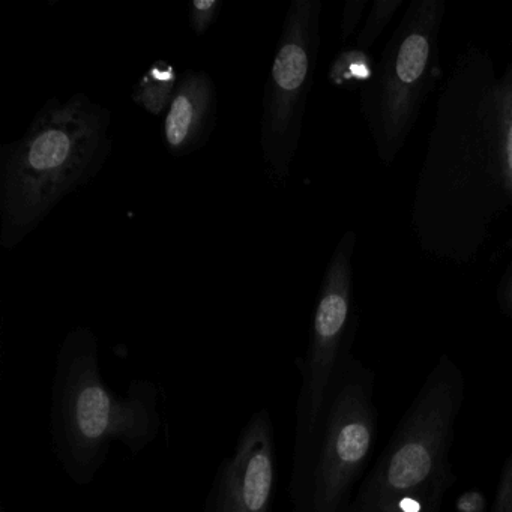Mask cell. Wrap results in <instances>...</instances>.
<instances>
[{
  "mask_svg": "<svg viewBox=\"0 0 512 512\" xmlns=\"http://www.w3.org/2000/svg\"><path fill=\"white\" fill-rule=\"evenodd\" d=\"M496 68L467 44L440 88L413 191L412 229L422 253L457 266L476 263L512 205L494 124Z\"/></svg>",
  "mask_w": 512,
  "mask_h": 512,
  "instance_id": "1",
  "label": "cell"
},
{
  "mask_svg": "<svg viewBox=\"0 0 512 512\" xmlns=\"http://www.w3.org/2000/svg\"><path fill=\"white\" fill-rule=\"evenodd\" d=\"M163 389L154 380L133 379L125 394L104 383L100 343L88 326L71 329L56 355L50 437L65 475L88 487L106 464L113 443L131 454L145 451L163 428Z\"/></svg>",
  "mask_w": 512,
  "mask_h": 512,
  "instance_id": "2",
  "label": "cell"
},
{
  "mask_svg": "<svg viewBox=\"0 0 512 512\" xmlns=\"http://www.w3.org/2000/svg\"><path fill=\"white\" fill-rule=\"evenodd\" d=\"M112 113L88 95L44 104L0 151V245L22 244L50 212L100 173L112 152Z\"/></svg>",
  "mask_w": 512,
  "mask_h": 512,
  "instance_id": "3",
  "label": "cell"
},
{
  "mask_svg": "<svg viewBox=\"0 0 512 512\" xmlns=\"http://www.w3.org/2000/svg\"><path fill=\"white\" fill-rule=\"evenodd\" d=\"M466 379L442 355L359 485L350 512H443L457 482L451 451Z\"/></svg>",
  "mask_w": 512,
  "mask_h": 512,
  "instance_id": "4",
  "label": "cell"
},
{
  "mask_svg": "<svg viewBox=\"0 0 512 512\" xmlns=\"http://www.w3.org/2000/svg\"><path fill=\"white\" fill-rule=\"evenodd\" d=\"M374 391L376 373L350 352L313 427L293 445V512H350L379 436Z\"/></svg>",
  "mask_w": 512,
  "mask_h": 512,
  "instance_id": "5",
  "label": "cell"
},
{
  "mask_svg": "<svg viewBox=\"0 0 512 512\" xmlns=\"http://www.w3.org/2000/svg\"><path fill=\"white\" fill-rule=\"evenodd\" d=\"M445 0H410L361 89V110L385 169L397 160L422 107L442 77L440 32Z\"/></svg>",
  "mask_w": 512,
  "mask_h": 512,
  "instance_id": "6",
  "label": "cell"
},
{
  "mask_svg": "<svg viewBox=\"0 0 512 512\" xmlns=\"http://www.w3.org/2000/svg\"><path fill=\"white\" fill-rule=\"evenodd\" d=\"M320 0H292L263 97V160L275 181L289 178L320 50Z\"/></svg>",
  "mask_w": 512,
  "mask_h": 512,
  "instance_id": "7",
  "label": "cell"
},
{
  "mask_svg": "<svg viewBox=\"0 0 512 512\" xmlns=\"http://www.w3.org/2000/svg\"><path fill=\"white\" fill-rule=\"evenodd\" d=\"M356 244L355 230H346L338 241L323 275L307 350L296 359L301 388L295 407V440L313 427L341 362L353 352L358 331L353 268Z\"/></svg>",
  "mask_w": 512,
  "mask_h": 512,
  "instance_id": "8",
  "label": "cell"
},
{
  "mask_svg": "<svg viewBox=\"0 0 512 512\" xmlns=\"http://www.w3.org/2000/svg\"><path fill=\"white\" fill-rule=\"evenodd\" d=\"M278 484L277 439L266 407L256 410L212 479L202 512H272Z\"/></svg>",
  "mask_w": 512,
  "mask_h": 512,
  "instance_id": "9",
  "label": "cell"
},
{
  "mask_svg": "<svg viewBox=\"0 0 512 512\" xmlns=\"http://www.w3.org/2000/svg\"><path fill=\"white\" fill-rule=\"evenodd\" d=\"M217 116V89L205 71L182 74L164 119V142L170 154L185 157L208 142Z\"/></svg>",
  "mask_w": 512,
  "mask_h": 512,
  "instance_id": "10",
  "label": "cell"
},
{
  "mask_svg": "<svg viewBox=\"0 0 512 512\" xmlns=\"http://www.w3.org/2000/svg\"><path fill=\"white\" fill-rule=\"evenodd\" d=\"M179 76L175 65L170 62L155 61L143 73L133 91V100L137 106L154 116L163 115L169 110L170 103L178 89Z\"/></svg>",
  "mask_w": 512,
  "mask_h": 512,
  "instance_id": "11",
  "label": "cell"
},
{
  "mask_svg": "<svg viewBox=\"0 0 512 512\" xmlns=\"http://www.w3.org/2000/svg\"><path fill=\"white\" fill-rule=\"evenodd\" d=\"M493 109L506 193L512 205V59L506 65L502 76L497 77L493 91Z\"/></svg>",
  "mask_w": 512,
  "mask_h": 512,
  "instance_id": "12",
  "label": "cell"
},
{
  "mask_svg": "<svg viewBox=\"0 0 512 512\" xmlns=\"http://www.w3.org/2000/svg\"><path fill=\"white\" fill-rule=\"evenodd\" d=\"M376 65L370 53L352 47L338 53L337 58L329 68V82L335 88L346 91H361L365 83L370 82Z\"/></svg>",
  "mask_w": 512,
  "mask_h": 512,
  "instance_id": "13",
  "label": "cell"
},
{
  "mask_svg": "<svg viewBox=\"0 0 512 512\" xmlns=\"http://www.w3.org/2000/svg\"><path fill=\"white\" fill-rule=\"evenodd\" d=\"M403 5L404 0H373L362 28L356 35V49L370 52L371 47L382 37L383 31L388 28L389 23Z\"/></svg>",
  "mask_w": 512,
  "mask_h": 512,
  "instance_id": "14",
  "label": "cell"
},
{
  "mask_svg": "<svg viewBox=\"0 0 512 512\" xmlns=\"http://www.w3.org/2000/svg\"><path fill=\"white\" fill-rule=\"evenodd\" d=\"M221 0H193L190 4V26L199 37L209 31L220 16Z\"/></svg>",
  "mask_w": 512,
  "mask_h": 512,
  "instance_id": "15",
  "label": "cell"
},
{
  "mask_svg": "<svg viewBox=\"0 0 512 512\" xmlns=\"http://www.w3.org/2000/svg\"><path fill=\"white\" fill-rule=\"evenodd\" d=\"M490 512H512V452L503 463Z\"/></svg>",
  "mask_w": 512,
  "mask_h": 512,
  "instance_id": "16",
  "label": "cell"
},
{
  "mask_svg": "<svg viewBox=\"0 0 512 512\" xmlns=\"http://www.w3.org/2000/svg\"><path fill=\"white\" fill-rule=\"evenodd\" d=\"M370 0H347L341 16V41L347 43L361 25Z\"/></svg>",
  "mask_w": 512,
  "mask_h": 512,
  "instance_id": "17",
  "label": "cell"
},
{
  "mask_svg": "<svg viewBox=\"0 0 512 512\" xmlns=\"http://www.w3.org/2000/svg\"><path fill=\"white\" fill-rule=\"evenodd\" d=\"M496 302L500 314L506 319H512V262L509 263L497 284Z\"/></svg>",
  "mask_w": 512,
  "mask_h": 512,
  "instance_id": "18",
  "label": "cell"
},
{
  "mask_svg": "<svg viewBox=\"0 0 512 512\" xmlns=\"http://www.w3.org/2000/svg\"><path fill=\"white\" fill-rule=\"evenodd\" d=\"M455 512H487V499L479 490L464 491L455 500Z\"/></svg>",
  "mask_w": 512,
  "mask_h": 512,
  "instance_id": "19",
  "label": "cell"
}]
</instances>
